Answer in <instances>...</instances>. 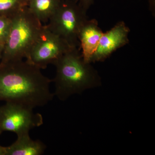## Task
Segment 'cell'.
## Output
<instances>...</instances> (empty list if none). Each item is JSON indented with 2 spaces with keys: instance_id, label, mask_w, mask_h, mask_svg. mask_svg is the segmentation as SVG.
Returning a JSON list of instances; mask_svg holds the SVG:
<instances>
[{
  "instance_id": "obj_1",
  "label": "cell",
  "mask_w": 155,
  "mask_h": 155,
  "mask_svg": "<svg viewBox=\"0 0 155 155\" xmlns=\"http://www.w3.org/2000/svg\"><path fill=\"white\" fill-rule=\"evenodd\" d=\"M26 61L0 63V101L34 109L51 101L52 80Z\"/></svg>"
},
{
  "instance_id": "obj_2",
  "label": "cell",
  "mask_w": 155,
  "mask_h": 155,
  "mask_svg": "<svg viewBox=\"0 0 155 155\" xmlns=\"http://www.w3.org/2000/svg\"><path fill=\"white\" fill-rule=\"evenodd\" d=\"M91 64L84 61L78 48L65 53L54 64L56 68L54 95L64 101L72 95L101 86V77Z\"/></svg>"
},
{
  "instance_id": "obj_3",
  "label": "cell",
  "mask_w": 155,
  "mask_h": 155,
  "mask_svg": "<svg viewBox=\"0 0 155 155\" xmlns=\"http://www.w3.org/2000/svg\"><path fill=\"white\" fill-rule=\"evenodd\" d=\"M42 27L41 22L27 7L15 14L0 63L25 59Z\"/></svg>"
},
{
  "instance_id": "obj_4",
  "label": "cell",
  "mask_w": 155,
  "mask_h": 155,
  "mask_svg": "<svg viewBox=\"0 0 155 155\" xmlns=\"http://www.w3.org/2000/svg\"><path fill=\"white\" fill-rule=\"evenodd\" d=\"M78 2L62 0L55 13L46 25L73 48L80 49L78 34L81 25L88 19Z\"/></svg>"
},
{
  "instance_id": "obj_5",
  "label": "cell",
  "mask_w": 155,
  "mask_h": 155,
  "mask_svg": "<svg viewBox=\"0 0 155 155\" xmlns=\"http://www.w3.org/2000/svg\"><path fill=\"white\" fill-rule=\"evenodd\" d=\"M74 48L64 39L43 25L31 46L25 61L41 69L50 64H54L65 53Z\"/></svg>"
},
{
  "instance_id": "obj_6",
  "label": "cell",
  "mask_w": 155,
  "mask_h": 155,
  "mask_svg": "<svg viewBox=\"0 0 155 155\" xmlns=\"http://www.w3.org/2000/svg\"><path fill=\"white\" fill-rule=\"evenodd\" d=\"M43 124L42 116L33 109L19 104L6 102L0 107V134L11 131L17 135L28 133Z\"/></svg>"
},
{
  "instance_id": "obj_7",
  "label": "cell",
  "mask_w": 155,
  "mask_h": 155,
  "mask_svg": "<svg viewBox=\"0 0 155 155\" xmlns=\"http://www.w3.org/2000/svg\"><path fill=\"white\" fill-rule=\"evenodd\" d=\"M129 32L130 29L123 21L118 22L110 30L104 32L90 63L105 61L116 50L129 43Z\"/></svg>"
},
{
  "instance_id": "obj_8",
  "label": "cell",
  "mask_w": 155,
  "mask_h": 155,
  "mask_svg": "<svg viewBox=\"0 0 155 155\" xmlns=\"http://www.w3.org/2000/svg\"><path fill=\"white\" fill-rule=\"evenodd\" d=\"M103 33L96 19H87L81 25L78 40L81 55L86 63H91V59L97 48Z\"/></svg>"
},
{
  "instance_id": "obj_9",
  "label": "cell",
  "mask_w": 155,
  "mask_h": 155,
  "mask_svg": "<svg viewBox=\"0 0 155 155\" xmlns=\"http://www.w3.org/2000/svg\"><path fill=\"white\" fill-rule=\"evenodd\" d=\"M17 136L14 143L4 147V155H41L44 153L46 146L39 140L31 139L29 132Z\"/></svg>"
},
{
  "instance_id": "obj_10",
  "label": "cell",
  "mask_w": 155,
  "mask_h": 155,
  "mask_svg": "<svg viewBox=\"0 0 155 155\" xmlns=\"http://www.w3.org/2000/svg\"><path fill=\"white\" fill-rule=\"evenodd\" d=\"M62 0H28V7L41 22H48L57 9Z\"/></svg>"
},
{
  "instance_id": "obj_11",
  "label": "cell",
  "mask_w": 155,
  "mask_h": 155,
  "mask_svg": "<svg viewBox=\"0 0 155 155\" xmlns=\"http://www.w3.org/2000/svg\"><path fill=\"white\" fill-rule=\"evenodd\" d=\"M28 0H0V16L12 17L28 6Z\"/></svg>"
},
{
  "instance_id": "obj_12",
  "label": "cell",
  "mask_w": 155,
  "mask_h": 155,
  "mask_svg": "<svg viewBox=\"0 0 155 155\" xmlns=\"http://www.w3.org/2000/svg\"><path fill=\"white\" fill-rule=\"evenodd\" d=\"M12 17L0 16V44L5 45L8 39L12 24Z\"/></svg>"
},
{
  "instance_id": "obj_13",
  "label": "cell",
  "mask_w": 155,
  "mask_h": 155,
  "mask_svg": "<svg viewBox=\"0 0 155 155\" xmlns=\"http://www.w3.org/2000/svg\"><path fill=\"white\" fill-rule=\"evenodd\" d=\"M94 0H78V3L84 11L87 13L94 3Z\"/></svg>"
},
{
  "instance_id": "obj_14",
  "label": "cell",
  "mask_w": 155,
  "mask_h": 155,
  "mask_svg": "<svg viewBox=\"0 0 155 155\" xmlns=\"http://www.w3.org/2000/svg\"><path fill=\"white\" fill-rule=\"evenodd\" d=\"M150 7L151 11H153L155 8V0H148Z\"/></svg>"
},
{
  "instance_id": "obj_15",
  "label": "cell",
  "mask_w": 155,
  "mask_h": 155,
  "mask_svg": "<svg viewBox=\"0 0 155 155\" xmlns=\"http://www.w3.org/2000/svg\"><path fill=\"white\" fill-rule=\"evenodd\" d=\"M4 48V45L0 44V62H1V60H2V57Z\"/></svg>"
},
{
  "instance_id": "obj_16",
  "label": "cell",
  "mask_w": 155,
  "mask_h": 155,
  "mask_svg": "<svg viewBox=\"0 0 155 155\" xmlns=\"http://www.w3.org/2000/svg\"><path fill=\"white\" fill-rule=\"evenodd\" d=\"M4 147L0 145V155H4Z\"/></svg>"
},
{
  "instance_id": "obj_17",
  "label": "cell",
  "mask_w": 155,
  "mask_h": 155,
  "mask_svg": "<svg viewBox=\"0 0 155 155\" xmlns=\"http://www.w3.org/2000/svg\"><path fill=\"white\" fill-rule=\"evenodd\" d=\"M74 1H77V2H78V0H74Z\"/></svg>"
}]
</instances>
